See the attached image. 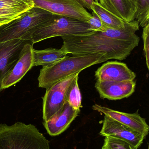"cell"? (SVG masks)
<instances>
[{"mask_svg":"<svg viewBox=\"0 0 149 149\" xmlns=\"http://www.w3.org/2000/svg\"><path fill=\"white\" fill-rule=\"evenodd\" d=\"M34 6L32 0H0V26L20 17Z\"/></svg>","mask_w":149,"mask_h":149,"instance_id":"15","label":"cell"},{"mask_svg":"<svg viewBox=\"0 0 149 149\" xmlns=\"http://www.w3.org/2000/svg\"><path fill=\"white\" fill-rule=\"evenodd\" d=\"M33 67L48 66L63 58L67 54L61 49L48 48L45 49L32 50Z\"/></svg>","mask_w":149,"mask_h":149,"instance_id":"17","label":"cell"},{"mask_svg":"<svg viewBox=\"0 0 149 149\" xmlns=\"http://www.w3.org/2000/svg\"><path fill=\"white\" fill-rule=\"evenodd\" d=\"M142 38L143 42V50L146 58V64L149 68V24L143 27Z\"/></svg>","mask_w":149,"mask_h":149,"instance_id":"23","label":"cell"},{"mask_svg":"<svg viewBox=\"0 0 149 149\" xmlns=\"http://www.w3.org/2000/svg\"><path fill=\"white\" fill-rule=\"evenodd\" d=\"M99 1L101 6L126 22H130L135 20L137 8L130 0Z\"/></svg>","mask_w":149,"mask_h":149,"instance_id":"16","label":"cell"},{"mask_svg":"<svg viewBox=\"0 0 149 149\" xmlns=\"http://www.w3.org/2000/svg\"><path fill=\"white\" fill-rule=\"evenodd\" d=\"M86 22L68 17L54 15L53 17L33 33L25 40L32 44L56 37L82 36L93 32Z\"/></svg>","mask_w":149,"mask_h":149,"instance_id":"4","label":"cell"},{"mask_svg":"<svg viewBox=\"0 0 149 149\" xmlns=\"http://www.w3.org/2000/svg\"><path fill=\"white\" fill-rule=\"evenodd\" d=\"M95 76L97 80L120 81L134 80L136 74L126 64L115 61L102 65L95 71Z\"/></svg>","mask_w":149,"mask_h":149,"instance_id":"14","label":"cell"},{"mask_svg":"<svg viewBox=\"0 0 149 149\" xmlns=\"http://www.w3.org/2000/svg\"><path fill=\"white\" fill-rule=\"evenodd\" d=\"M85 8H86L92 11L94 1V0H76Z\"/></svg>","mask_w":149,"mask_h":149,"instance_id":"24","label":"cell"},{"mask_svg":"<svg viewBox=\"0 0 149 149\" xmlns=\"http://www.w3.org/2000/svg\"><path fill=\"white\" fill-rule=\"evenodd\" d=\"M134 81H116L97 80L95 87L101 98L117 100L131 96L135 90Z\"/></svg>","mask_w":149,"mask_h":149,"instance_id":"11","label":"cell"},{"mask_svg":"<svg viewBox=\"0 0 149 149\" xmlns=\"http://www.w3.org/2000/svg\"><path fill=\"white\" fill-rule=\"evenodd\" d=\"M80 110H75L67 102L57 113L43 124L51 136L59 135L70 127L71 123L78 116Z\"/></svg>","mask_w":149,"mask_h":149,"instance_id":"13","label":"cell"},{"mask_svg":"<svg viewBox=\"0 0 149 149\" xmlns=\"http://www.w3.org/2000/svg\"><path fill=\"white\" fill-rule=\"evenodd\" d=\"M54 14L34 6L20 17L0 26V42L25 38L52 18Z\"/></svg>","mask_w":149,"mask_h":149,"instance_id":"5","label":"cell"},{"mask_svg":"<svg viewBox=\"0 0 149 149\" xmlns=\"http://www.w3.org/2000/svg\"><path fill=\"white\" fill-rule=\"evenodd\" d=\"M130 1H131V2H133L134 4H135L136 6V0H130ZM136 8H137V7H136Z\"/></svg>","mask_w":149,"mask_h":149,"instance_id":"25","label":"cell"},{"mask_svg":"<svg viewBox=\"0 0 149 149\" xmlns=\"http://www.w3.org/2000/svg\"><path fill=\"white\" fill-rule=\"evenodd\" d=\"M33 44L31 42L24 45L17 63L3 81L2 90L19 82L33 67Z\"/></svg>","mask_w":149,"mask_h":149,"instance_id":"12","label":"cell"},{"mask_svg":"<svg viewBox=\"0 0 149 149\" xmlns=\"http://www.w3.org/2000/svg\"><path fill=\"white\" fill-rule=\"evenodd\" d=\"M77 74L63 79L46 89L43 98V122L49 120L64 107L66 102L67 88Z\"/></svg>","mask_w":149,"mask_h":149,"instance_id":"6","label":"cell"},{"mask_svg":"<svg viewBox=\"0 0 149 149\" xmlns=\"http://www.w3.org/2000/svg\"><path fill=\"white\" fill-rule=\"evenodd\" d=\"M92 17L88 21V24L91 26L92 30L101 32L106 31L108 27L105 25L95 14L92 13Z\"/></svg>","mask_w":149,"mask_h":149,"instance_id":"22","label":"cell"},{"mask_svg":"<svg viewBox=\"0 0 149 149\" xmlns=\"http://www.w3.org/2000/svg\"><path fill=\"white\" fill-rule=\"evenodd\" d=\"M0 149H50V143L32 124H0Z\"/></svg>","mask_w":149,"mask_h":149,"instance_id":"3","label":"cell"},{"mask_svg":"<svg viewBox=\"0 0 149 149\" xmlns=\"http://www.w3.org/2000/svg\"><path fill=\"white\" fill-rule=\"evenodd\" d=\"M94 1L95 2H99V0H94Z\"/></svg>","mask_w":149,"mask_h":149,"instance_id":"26","label":"cell"},{"mask_svg":"<svg viewBox=\"0 0 149 149\" xmlns=\"http://www.w3.org/2000/svg\"><path fill=\"white\" fill-rule=\"evenodd\" d=\"M35 6L54 15L68 17L86 22L92 15L76 0H32Z\"/></svg>","mask_w":149,"mask_h":149,"instance_id":"7","label":"cell"},{"mask_svg":"<svg viewBox=\"0 0 149 149\" xmlns=\"http://www.w3.org/2000/svg\"><path fill=\"white\" fill-rule=\"evenodd\" d=\"M92 11L108 28L118 30L125 28L126 22L125 21L103 8L99 2H94Z\"/></svg>","mask_w":149,"mask_h":149,"instance_id":"18","label":"cell"},{"mask_svg":"<svg viewBox=\"0 0 149 149\" xmlns=\"http://www.w3.org/2000/svg\"><path fill=\"white\" fill-rule=\"evenodd\" d=\"M92 109L141 133L145 137L148 134L149 126L146 120L141 116L138 111L134 113H129L116 111L97 104L92 106Z\"/></svg>","mask_w":149,"mask_h":149,"instance_id":"10","label":"cell"},{"mask_svg":"<svg viewBox=\"0 0 149 149\" xmlns=\"http://www.w3.org/2000/svg\"><path fill=\"white\" fill-rule=\"evenodd\" d=\"M108 60L106 56L100 54L66 55L57 62L43 67L38 78V87L47 89L63 79Z\"/></svg>","mask_w":149,"mask_h":149,"instance_id":"2","label":"cell"},{"mask_svg":"<svg viewBox=\"0 0 149 149\" xmlns=\"http://www.w3.org/2000/svg\"><path fill=\"white\" fill-rule=\"evenodd\" d=\"M102 149H137L122 140L106 136L105 137Z\"/></svg>","mask_w":149,"mask_h":149,"instance_id":"21","label":"cell"},{"mask_svg":"<svg viewBox=\"0 0 149 149\" xmlns=\"http://www.w3.org/2000/svg\"><path fill=\"white\" fill-rule=\"evenodd\" d=\"M79 74H76L68 87L66 93V102L75 110H80L82 107V97L78 83Z\"/></svg>","mask_w":149,"mask_h":149,"instance_id":"19","label":"cell"},{"mask_svg":"<svg viewBox=\"0 0 149 149\" xmlns=\"http://www.w3.org/2000/svg\"><path fill=\"white\" fill-rule=\"evenodd\" d=\"M60 48L66 54L73 56L85 54L105 55L109 59H126L137 47L139 41H127L113 39L105 32L94 31L82 36L62 37Z\"/></svg>","mask_w":149,"mask_h":149,"instance_id":"1","label":"cell"},{"mask_svg":"<svg viewBox=\"0 0 149 149\" xmlns=\"http://www.w3.org/2000/svg\"><path fill=\"white\" fill-rule=\"evenodd\" d=\"M99 134L104 137L109 136L122 140L137 149L146 137L141 133L106 116H104Z\"/></svg>","mask_w":149,"mask_h":149,"instance_id":"8","label":"cell"},{"mask_svg":"<svg viewBox=\"0 0 149 149\" xmlns=\"http://www.w3.org/2000/svg\"><path fill=\"white\" fill-rule=\"evenodd\" d=\"M29 42L16 39L0 42V92L3 79L17 63L24 45Z\"/></svg>","mask_w":149,"mask_h":149,"instance_id":"9","label":"cell"},{"mask_svg":"<svg viewBox=\"0 0 149 149\" xmlns=\"http://www.w3.org/2000/svg\"><path fill=\"white\" fill-rule=\"evenodd\" d=\"M137 12L136 21L143 28L149 24V0H136Z\"/></svg>","mask_w":149,"mask_h":149,"instance_id":"20","label":"cell"}]
</instances>
